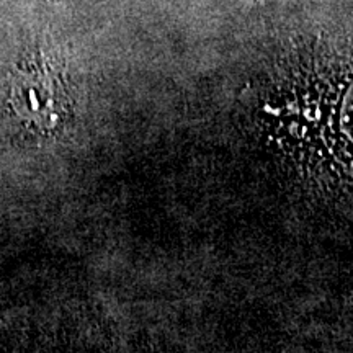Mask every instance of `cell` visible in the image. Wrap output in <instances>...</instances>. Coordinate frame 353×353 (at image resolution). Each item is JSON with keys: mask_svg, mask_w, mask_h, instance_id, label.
<instances>
[{"mask_svg": "<svg viewBox=\"0 0 353 353\" xmlns=\"http://www.w3.org/2000/svg\"><path fill=\"white\" fill-rule=\"evenodd\" d=\"M13 107L25 121L38 126H51L54 121V95L41 81L23 77L17 82L12 95Z\"/></svg>", "mask_w": 353, "mask_h": 353, "instance_id": "6da1fadb", "label": "cell"}, {"mask_svg": "<svg viewBox=\"0 0 353 353\" xmlns=\"http://www.w3.org/2000/svg\"><path fill=\"white\" fill-rule=\"evenodd\" d=\"M343 125L348 134L353 138V88L345 100V108H343Z\"/></svg>", "mask_w": 353, "mask_h": 353, "instance_id": "7a4b0ae2", "label": "cell"}]
</instances>
